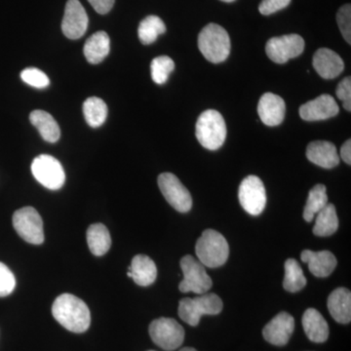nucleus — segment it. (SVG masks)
Listing matches in <instances>:
<instances>
[{"label": "nucleus", "instance_id": "obj_1", "mask_svg": "<svg viewBox=\"0 0 351 351\" xmlns=\"http://www.w3.org/2000/svg\"><path fill=\"white\" fill-rule=\"evenodd\" d=\"M55 319L69 331L84 332L89 329L91 314L89 308L80 298L71 294L57 297L52 306Z\"/></svg>", "mask_w": 351, "mask_h": 351}, {"label": "nucleus", "instance_id": "obj_2", "mask_svg": "<svg viewBox=\"0 0 351 351\" xmlns=\"http://www.w3.org/2000/svg\"><path fill=\"white\" fill-rule=\"evenodd\" d=\"M198 48L203 56L211 63H223L230 56V36L223 27L209 24L203 27L198 36Z\"/></svg>", "mask_w": 351, "mask_h": 351}, {"label": "nucleus", "instance_id": "obj_3", "mask_svg": "<svg viewBox=\"0 0 351 351\" xmlns=\"http://www.w3.org/2000/svg\"><path fill=\"white\" fill-rule=\"evenodd\" d=\"M198 261L204 267L215 269L225 265L230 256V246L223 234L206 230L198 239L195 246Z\"/></svg>", "mask_w": 351, "mask_h": 351}, {"label": "nucleus", "instance_id": "obj_4", "mask_svg": "<svg viewBox=\"0 0 351 351\" xmlns=\"http://www.w3.org/2000/svg\"><path fill=\"white\" fill-rule=\"evenodd\" d=\"M195 135L205 149L217 151L225 143L226 125L223 115L215 110L202 112L196 122Z\"/></svg>", "mask_w": 351, "mask_h": 351}, {"label": "nucleus", "instance_id": "obj_5", "mask_svg": "<svg viewBox=\"0 0 351 351\" xmlns=\"http://www.w3.org/2000/svg\"><path fill=\"white\" fill-rule=\"evenodd\" d=\"M221 298L216 294H203L195 299L184 298L178 308L180 318L191 326H197L203 315H217L223 311Z\"/></svg>", "mask_w": 351, "mask_h": 351}, {"label": "nucleus", "instance_id": "obj_6", "mask_svg": "<svg viewBox=\"0 0 351 351\" xmlns=\"http://www.w3.org/2000/svg\"><path fill=\"white\" fill-rule=\"evenodd\" d=\"M181 269L184 279L180 283L182 293L193 292L195 294H206L212 288L213 281L208 276L204 265L193 256L186 255L181 260Z\"/></svg>", "mask_w": 351, "mask_h": 351}, {"label": "nucleus", "instance_id": "obj_7", "mask_svg": "<svg viewBox=\"0 0 351 351\" xmlns=\"http://www.w3.org/2000/svg\"><path fill=\"white\" fill-rule=\"evenodd\" d=\"M32 173L39 184L51 191H58L66 182L63 166L58 159L48 154H41L34 159Z\"/></svg>", "mask_w": 351, "mask_h": 351}, {"label": "nucleus", "instance_id": "obj_8", "mask_svg": "<svg viewBox=\"0 0 351 351\" xmlns=\"http://www.w3.org/2000/svg\"><path fill=\"white\" fill-rule=\"evenodd\" d=\"M149 335L156 346L167 351L177 350L184 341V328L172 318L161 317L152 321Z\"/></svg>", "mask_w": 351, "mask_h": 351}, {"label": "nucleus", "instance_id": "obj_9", "mask_svg": "<svg viewBox=\"0 0 351 351\" xmlns=\"http://www.w3.org/2000/svg\"><path fill=\"white\" fill-rule=\"evenodd\" d=\"M13 226L25 241L34 245L43 243V219L34 207L17 210L13 215Z\"/></svg>", "mask_w": 351, "mask_h": 351}, {"label": "nucleus", "instance_id": "obj_10", "mask_svg": "<svg viewBox=\"0 0 351 351\" xmlns=\"http://www.w3.org/2000/svg\"><path fill=\"white\" fill-rule=\"evenodd\" d=\"M158 186L171 206L181 213H188L193 207V198L188 189L172 173H162L158 177Z\"/></svg>", "mask_w": 351, "mask_h": 351}, {"label": "nucleus", "instance_id": "obj_11", "mask_svg": "<svg viewBox=\"0 0 351 351\" xmlns=\"http://www.w3.org/2000/svg\"><path fill=\"white\" fill-rule=\"evenodd\" d=\"M240 204L247 213L258 216L267 205V191L262 180L257 176H248L240 184Z\"/></svg>", "mask_w": 351, "mask_h": 351}, {"label": "nucleus", "instance_id": "obj_12", "mask_svg": "<svg viewBox=\"0 0 351 351\" xmlns=\"http://www.w3.org/2000/svg\"><path fill=\"white\" fill-rule=\"evenodd\" d=\"M304 50V40L299 34L270 38L265 46L267 57L276 64H286L289 60L299 57Z\"/></svg>", "mask_w": 351, "mask_h": 351}, {"label": "nucleus", "instance_id": "obj_13", "mask_svg": "<svg viewBox=\"0 0 351 351\" xmlns=\"http://www.w3.org/2000/svg\"><path fill=\"white\" fill-rule=\"evenodd\" d=\"M89 19L84 7L78 0L66 2L62 31L69 39H78L84 36L88 29Z\"/></svg>", "mask_w": 351, "mask_h": 351}, {"label": "nucleus", "instance_id": "obj_14", "mask_svg": "<svg viewBox=\"0 0 351 351\" xmlns=\"http://www.w3.org/2000/svg\"><path fill=\"white\" fill-rule=\"evenodd\" d=\"M295 329V319L288 313H280L265 325L263 336L271 345L283 346L287 345Z\"/></svg>", "mask_w": 351, "mask_h": 351}, {"label": "nucleus", "instance_id": "obj_15", "mask_svg": "<svg viewBox=\"0 0 351 351\" xmlns=\"http://www.w3.org/2000/svg\"><path fill=\"white\" fill-rule=\"evenodd\" d=\"M339 112L338 104L330 95H321L300 108V115L306 121H319L336 117Z\"/></svg>", "mask_w": 351, "mask_h": 351}, {"label": "nucleus", "instance_id": "obj_16", "mask_svg": "<svg viewBox=\"0 0 351 351\" xmlns=\"http://www.w3.org/2000/svg\"><path fill=\"white\" fill-rule=\"evenodd\" d=\"M258 113L263 124L267 126H278L285 119V101L278 95L265 93L261 97Z\"/></svg>", "mask_w": 351, "mask_h": 351}, {"label": "nucleus", "instance_id": "obj_17", "mask_svg": "<svg viewBox=\"0 0 351 351\" xmlns=\"http://www.w3.org/2000/svg\"><path fill=\"white\" fill-rule=\"evenodd\" d=\"M313 68L321 77L324 80H332L343 73L345 63L334 51L328 48H321L314 54Z\"/></svg>", "mask_w": 351, "mask_h": 351}, {"label": "nucleus", "instance_id": "obj_18", "mask_svg": "<svg viewBox=\"0 0 351 351\" xmlns=\"http://www.w3.org/2000/svg\"><path fill=\"white\" fill-rule=\"evenodd\" d=\"M306 157L311 162L325 169H332L339 163L336 145L327 141H315L307 145Z\"/></svg>", "mask_w": 351, "mask_h": 351}, {"label": "nucleus", "instance_id": "obj_19", "mask_svg": "<svg viewBox=\"0 0 351 351\" xmlns=\"http://www.w3.org/2000/svg\"><path fill=\"white\" fill-rule=\"evenodd\" d=\"M301 258L302 262L308 265L311 274L320 278L329 276L338 265L334 254L326 250L320 252L304 250L302 251Z\"/></svg>", "mask_w": 351, "mask_h": 351}, {"label": "nucleus", "instance_id": "obj_20", "mask_svg": "<svg viewBox=\"0 0 351 351\" xmlns=\"http://www.w3.org/2000/svg\"><path fill=\"white\" fill-rule=\"evenodd\" d=\"M328 309L337 322L348 324L351 320V294L346 288L332 291L328 298Z\"/></svg>", "mask_w": 351, "mask_h": 351}, {"label": "nucleus", "instance_id": "obj_21", "mask_svg": "<svg viewBox=\"0 0 351 351\" xmlns=\"http://www.w3.org/2000/svg\"><path fill=\"white\" fill-rule=\"evenodd\" d=\"M302 326L307 338L313 343H324L329 338L330 331L327 321L316 309H306L302 316Z\"/></svg>", "mask_w": 351, "mask_h": 351}, {"label": "nucleus", "instance_id": "obj_22", "mask_svg": "<svg viewBox=\"0 0 351 351\" xmlns=\"http://www.w3.org/2000/svg\"><path fill=\"white\" fill-rule=\"evenodd\" d=\"M127 276L142 287L152 285L157 277L156 263L145 255H137L133 258Z\"/></svg>", "mask_w": 351, "mask_h": 351}, {"label": "nucleus", "instance_id": "obj_23", "mask_svg": "<svg viewBox=\"0 0 351 351\" xmlns=\"http://www.w3.org/2000/svg\"><path fill=\"white\" fill-rule=\"evenodd\" d=\"M110 50V36L106 32L92 34L84 44L83 52L90 64H100L108 56Z\"/></svg>", "mask_w": 351, "mask_h": 351}, {"label": "nucleus", "instance_id": "obj_24", "mask_svg": "<svg viewBox=\"0 0 351 351\" xmlns=\"http://www.w3.org/2000/svg\"><path fill=\"white\" fill-rule=\"evenodd\" d=\"M29 120L32 125L38 129L44 141L52 144L59 141L61 130L59 124L50 113L41 110H34L29 115Z\"/></svg>", "mask_w": 351, "mask_h": 351}, {"label": "nucleus", "instance_id": "obj_25", "mask_svg": "<svg viewBox=\"0 0 351 351\" xmlns=\"http://www.w3.org/2000/svg\"><path fill=\"white\" fill-rule=\"evenodd\" d=\"M87 243L90 251L97 257L105 255L112 246L110 232L101 223H94L88 228Z\"/></svg>", "mask_w": 351, "mask_h": 351}, {"label": "nucleus", "instance_id": "obj_26", "mask_svg": "<svg viewBox=\"0 0 351 351\" xmlns=\"http://www.w3.org/2000/svg\"><path fill=\"white\" fill-rule=\"evenodd\" d=\"M339 219L336 207L332 203H328L326 206L316 215L315 225L313 233L316 237H331L338 230Z\"/></svg>", "mask_w": 351, "mask_h": 351}, {"label": "nucleus", "instance_id": "obj_27", "mask_svg": "<svg viewBox=\"0 0 351 351\" xmlns=\"http://www.w3.org/2000/svg\"><path fill=\"white\" fill-rule=\"evenodd\" d=\"M83 114L88 125L98 128L105 123L108 117V106L101 99L97 97L88 98L83 104Z\"/></svg>", "mask_w": 351, "mask_h": 351}, {"label": "nucleus", "instance_id": "obj_28", "mask_svg": "<svg viewBox=\"0 0 351 351\" xmlns=\"http://www.w3.org/2000/svg\"><path fill=\"white\" fill-rule=\"evenodd\" d=\"M165 32L166 25L160 18L154 15L147 16L138 25V39L144 45H149L156 43L158 36Z\"/></svg>", "mask_w": 351, "mask_h": 351}, {"label": "nucleus", "instance_id": "obj_29", "mask_svg": "<svg viewBox=\"0 0 351 351\" xmlns=\"http://www.w3.org/2000/svg\"><path fill=\"white\" fill-rule=\"evenodd\" d=\"M285 276H284L283 287L291 293H297L306 287V278L300 263L295 258H288L284 265Z\"/></svg>", "mask_w": 351, "mask_h": 351}, {"label": "nucleus", "instance_id": "obj_30", "mask_svg": "<svg viewBox=\"0 0 351 351\" xmlns=\"http://www.w3.org/2000/svg\"><path fill=\"white\" fill-rule=\"evenodd\" d=\"M328 204L326 186L324 184H316L311 189L304 210V219L311 223L321 210Z\"/></svg>", "mask_w": 351, "mask_h": 351}, {"label": "nucleus", "instance_id": "obj_31", "mask_svg": "<svg viewBox=\"0 0 351 351\" xmlns=\"http://www.w3.org/2000/svg\"><path fill=\"white\" fill-rule=\"evenodd\" d=\"M175 63L170 57L160 56L152 60L151 64L152 80L156 84L167 82L170 73L174 71Z\"/></svg>", "mask_w": 351, "mask_h": 351}, {"label": "nucleus", "instance_id": "obj_32", "mask_svg": "<svg viewBox=\"0 0 351 351\" xmlns=\"http://www.w3.org/2000/svg\"><path fill=\"white\" fill-rule=\"evenodd\" d=\"M23 82L36 89H44L49 86L50 80L46 73L36 68H27L21 73Z\"/></svg>", "mask_w": 351, "mask_h": 351}, {"label": "nucleus", "instance_id": "obj_33", "mask_svg": "<svg viewBox=\"0 0 351 351\" xmlns=\"http://www.w3.org/2000/svg\"><path fill=\"white\" fill-rule=\"evenodd\" d=\"M337 23L346 43L351 44V6L345 4L337 13Z\"/></svg>", "mask_w": 351, "mask_h": 351}, {"label": "nucleus", "instance_id": "obj_34", "mask_svg": "<svg viewBox=\"0 0 351 351\" xmlns=\"http://www.w3.org/2000/svg\"><path fill=\"white\" fill-rule=\"evenodd\" d=\"M16 287V278L3 263H0V297H6L13 292Z\"/></svg>", "mask_w": 351, "mask_h": 351}, {"label": "nucleus", "instance_id": "obj_35", "mask_svg": "<svg viewBox=\"0 0 351 351\" xmlns=\"http://www.w3.org/2000/svg\"><path fill=\"white\" fill-rule=\"evenodd\" d=\"M337 97L343 101V108L348 112L351 110V78L350 76L343 78L339 83L336 91Z\"/></svg>", "mask_w": 351, "mask_h": 351}, {"label": "nucleus", "instance_id": "obj_36", "mask_svg": "<svg viewBox=\"0 0 351 351\" xmlns=\"http://www.w3.org/2000/svg\"><path fill=\"white\" fill-rule=\"evenodd\" d=\"M292 0H263L258 6V11L262 15L269 16L286 8Z\"/></svg>", "mask_w": 351, "mask_h": 351}, {"label": "nucleus", "instance_id": "obj_37", "mask_svg": "<svg viewBox=\"0 0 351 351\" xmlns=\"http://www.w3.org/2000/svg\"><path fill=\"white\" fill-rule=\"evenodd\" d=\"M97 13L105 15L112 10L115 0H88Z\"/></svg>", "mask_w": 351, "mask_h": 351}, {"label": "nucleus", "instance_id": "obj_38", "mask_svg": "<svg viewBox=\"0 0 351 351\" xmlns=\"http://www.w3.org/2000/svg\"><path fill=\"white\" fill-rule=\"evenodd\" d=\"M341 157L348 165L351 164V141L348 140L341 149Z\"/></svg>", "mask_w": 351, "mask_h": 351}, {"label": "nucleus", "instance_id": "obj_39", "mask_svg": "<svg viewBox=\"0 0 351 351\" xmlns=\"http://www.w3.org/2000/svg\"><path fill=\"white\" fill-rule=\"evenodd\" d=\"M180 351H197V350H195V348H182V350Z\"/></svg>", "mask_w": 351, "mask_h": 351}, {"label": "nucleus", "instance_id": "obj_40", "mask_svg": "<svg viewBox=\"0 0 351 351\" xmlns=\"http://www.w3.org/2000/svg\"><path fill=\"white\" fill-rule=\"evenodd\" d=\"M221 1L228 2V3H230V2L235 1V0H221Z\"/></svg>", "mask_w": 351, "mask_h": 351}, {"label": "nucleus", "instance_id": "obj_41", "mask_svg": "<svg viewBox=\"0 0 351 351\" xmlns=\"http://www.w3.org/2000/svg\"><path fill=\"white\" fill-rule=\"evenodd\" d=\"M149 351H154V350H149Z\"/></svg>", "mask_w": 351, "mask_h": 351}]
</instances>
